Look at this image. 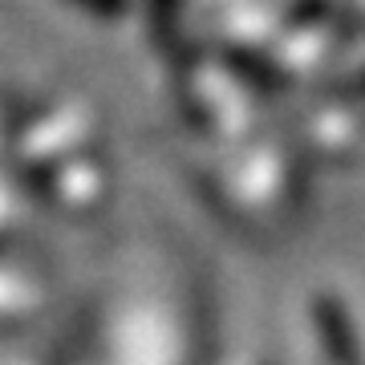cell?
I'll list each match as a JSON object with an SVG mask.
<instances>
[{"label":"cell","mask_w":365,"mask_h":365,"mask_svg":"<svg viewBox=\"0 0 365 365\" xmlns=\"http://www.w3.org/2000/svg\"><path fill=\"white\" fill-rule=\"evenodd\" d=\"M329 349L337 353V361H341V365H361L357 357H353V349H349V337H345V333H333V329H329Z\"/></svg>","instance_id":"1"}]
</instances>
